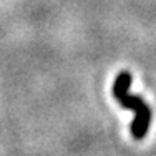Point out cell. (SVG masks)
I'll use <instances>...</instances> for the list:
<instances>
[{
    "instance_id": "cell-1",
    "label": "cell",
    "mask_w": 156,
    "mask_h": 156,
    "mask_svg": "<svg viewBox=\"0 0 156 156\" xmlns=\"http://www.w3.org/2000/svg\"><path fill=\"white\" fill-rule=\"evenodd\" d=\"M129 87H131V75L128 72H121L116 76L113 85V96L118 100L121 106H125L126 110H135L136 118L131 125V133L135 140H143L146 136V131L150 128L151 121V111L150 106L138 96L129 95Z\"/></svg>"
}]
</instances>
